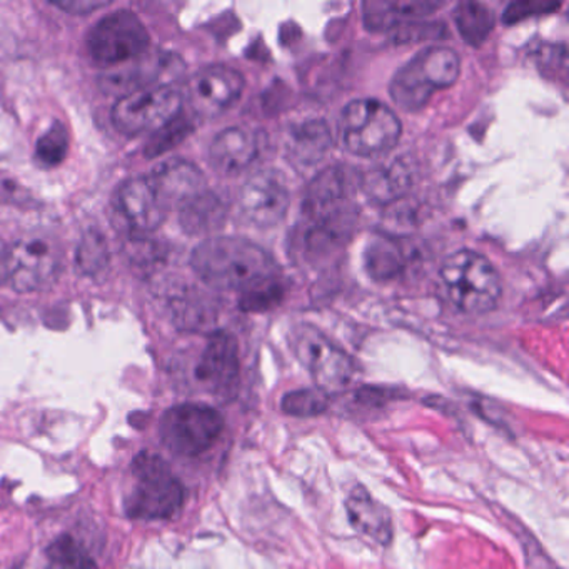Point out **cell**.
<instances>
[{
	"instance_id": "6da1fadb",
	"label": "cell",
	"mask_w": 569,
	"mask_h": 569,
	"mask_svg": "<svg viewBox=\"0 0 569 569\" xmlns=\"http://www.w3.org/2000/svg\"><path fill=\"white\" fill-rule=\"evenodd\" d=\"M301 246L311 261H328L338 254L358 221V208L348 198V182L341 168L326 169L306 189L302 199Z\"/></svg>"
},
{
	"instance_id": "7a4b0ae2",
	"label": "cell",
	"mask_w": 569,
	"mask_h": 569,
	"mask_svg": "<svg viewBox=\"0 0 569 569\" xmlns=\"http://www.w3.org/2000/svg\"><path fill=\"white\" fill-rule=\"evenodd\" d=\"M196 274L216 291L246 292L278 276L271 256L254 242L241 238H212L192 252Z\"/></svg>"
},
{
	"instance_id": "3957f363",
	"label": "cell",
	"mask_w": 569,
	"mask_h": 569,
	"mask_svg": "<svg viewBox=\"0 0 569 569\" xmlns=\"http://www.w3.org/2000/svg\"><path fill=\"white\" fill-rule=\"evenodd\" d=\"M132 488L126 498L129 518L142 521L171 519L184 505V488L161 456L141 452L131 468Z\"/></svg>"
},
{
	"instance_id": "277c9868",
	"label": "cell",
	"mask_w": 569,
	"mask_h": 569,
	"mask_svg": "<svg viewBox=\"0 0 569 569\" xmlns=\"http://www.w3.org/2000/svg\"><path fill=\"white\" fill-rule=\"evenodd\" d=\"M459 72L461 61L452 49H422L396 72L389 86L391 99L402 111H419L432 94L455 84Z\"/></svg>"
},
{
	"instance_id": "5b68a950",
	"label": "cell",
	"mask_w": 569,
	"mask_h": 569,
	"mask_svg": "<svg viewBox=\"0 0 569 569\" xmlns=\"http://www.w3.org/2000/svg\"><path fill=\"white\" fill-rule=\"evenodd\" d=\"M441 281L452 305L468 315H485L501 298V278L491 262L479 252L461 249L446 258Z\"/></svg>"
},
{
	"instance_id": "8992f818",
	"label": "cell",
	"mask_w": 569,
	"mask_h": 569,
	"mask_svg": "<svg viewBox=\"0 0 569 569\" xmlns=\"http://www.w3.org/2000/svg\"><path fill=\"white\" fill-rule=\"evenodd\" d=\"M401 131L398 116L376 99H358L342 111V141L359 158L385 156L398 144Z\"/></svg>"
},
{
	"instance_id": "52a82bcc",
	"label": "cell",
	"mask_w": 569,
	"mask_h": 569,
	"mask_svg": "<svg viewBox=\"0 0 569 569\" xmlns=\"http://www.w3.org/2000/svg\"><path fill=\"white\" fill-rule=\"evenodd\" d=\"M224 429V419L211 406L186 402L168 409L159 422L166 449L182 458H196L212 448Z\"/></svg>"
},
{
	"instance_id": "ba28073f",
	"label": "cell",
	"mask_w": 569,
	"mask_h": 569,
	"mask_svg": "<svg viewBox=\"0 0 569 569\" xmlns=\"http://www.w3.org/2000/svg\"><path fill=\"white\" fill-rule=\"evenodd\" d=\"M182 112V94L172 86H152L121 96L112 122L122 134H154Z\"/></svg>"
},
{
	"instance_id": "9c48e42d",
	"label": "cell",
	"mask_w": 569,
	"mask_h": 569,
	"mask_svg": "<svg viewBox=\"0 0 569 569\" xmlns=\"http://www.w3.org/2000/svg\"><path fill=\"white\" fill-rule=\"evenodd\" d=\"M62 249L54 238L26 236L9 248L8 282L18 292H39L58 281Z\"/></svg>"
},
{
	"instance_id": "30bf717a",
	"label": "cell",
	"mask_w": 569,
	"mask_h": 569,
	"mask_svg": "<svg viewBox=\"0 0 569 569\" xmlns=\"http://www.w3.org/2000/svg\"><path fill=\"white\" fill-rule=\"evenodd\" d=\"M291 342L299 361L311 372L316 388L328 396L348 388L356 372L348 352L332 345L322 332L309 325L299 326L292 332Z\"/></svg>"
},
{
	"instance_id": "8fae6325",
	"label": "cell",
	"mask_w": 569,
	"mask_h": 569,
	"mask_svg": "<svg viewBox=\"0 0 569 569\" xmlns=\"http://www.w3.org/2000/svg\"><path fill=\"white\" fill-rule=\"evenodd\" d=\"M92 61L102 68H118L139 61L149 48V34L141 19L131 11H118L92 29L88 41Z\"/></svg>"
},
{
	"instance_id": "7c38bea8",
	"label": "cell",
	"mask_w": 569,
	"mask_h": 569,
	"mask_svg": "<svg viewBox=\"0 0 569 569\" xmlns=\"http://www.w3.org/2000/svg\"><path fill=\"white\" fill-rule=\"evenodd\" d=\"M244 91L241 72L228 66H209L192 76L188 84V101L201 119H214L236 104Z\"/></svg>"
},
{
	"instance_id": "4fadbf2b",
	"label": "cell",
	"mask_w": 569,
	"mask_h": 569,
	"mask_svg": "<svg viewBox=\"0 0 569 569\" xmlns=\"http://www.w3.org/2000/svg\"><path fill=\"white\" fill-rule=\"evenodd\" d=\"M239 206L256 228L268 229L279 224L289 209V191L284 179L272 169L256 172L242 188Z\"/></svg>"
},
{
	"instance_id": "5bb4252c",
	"label": "cell",
	"mask_w": 569,
	"mask_h": 569,
	"mask_svg": "<svg viewBox=\"0 0 569 569\" xmlns=\"http://www.w3.org/2000/svg\"><path fill=\"white\" fill-rule=\"evenodd\" d=\"M114 211L126 228L136 234L156 231L169 212L149 176L132 178L119 186L114 196Z\"/></svg>"
},
{
	"instance_id": "9a60e30c",
	"label": "cell",
	"mask_w": 569,
	"mask_h": 569,
	"mask_svg": "<svg viewBox=\"0 0 569 569\" xmlns=\"http://www.w3.org/2000/svg\"><path fill=\"white\" fill-rule=\"evenodd\" d=\"M196 376L212 395L231 398L239 382L238 342L228 332H212L199 359Z\"/></svg>"
},
{
	"instance_id": "2e32d148",
	"label": "cell",
	"mask_w": 569,
	"mask_h": 569,
	"mask_svg": "<svg viewBox=\"0 0 569 569\" xmlns=\"http://www.w3.org/2000/svg\"><path fill=\"white\" fill-rule=\"evenodd\" d=\"M149 178L158 189L168 211L181 209L186 202L206 191V179L202 172L194 164L182 159L162 162L149 174Z\"/></svg>"
},
{
	"instance_id": "e0dca14e",
	"label": "cell",
	"mask_w": 569,
	"mask_h": 569,
	"mask_svg": "<svg viewBox=\"0 0 569 569\" xmlns=\"http://www.w3.org/2000/svg\"><path fill=\"white\" fill-rule=\"evenodd\" d=\"M346 511L355 531L369 542L388 546L395 536L391 512L385 505L372 498L368 489L355 486L346 499Z\"/></svg>"
},
{
	"instance_id": "ac0fdd59",
	"label": "cell",
	"mask_w": 569,
	"mask_h": 569,
	"mask_svg": "<svg viewBox=\"0 0 569 569\" xmlns=\"http://www.w3.org/2000/svg\"><path fill=\"white\" fill-rule=\"evenodd\" d=\"M258 154V134L246 128H228L212 141L209 162L219 174L236 176L246 171Z\"/></svg>"
},
{
	"instance_id": "d6986e66",
	"label": "cell",
	"mask_w": 569,
	"mask_h": 569,
	"mask_svg": "<svg viewBox=\"0 0 569 569\" xmlns=\"http://www.w3.org/2000/svg\"><path fill=\"white\" fill-rule=\"evenodd\" d=\"M441 2L435 0H368L362 4L365 24L369 31H392L402 24L419 22L435 14Z\"/></svg>"
},
{
	"instance_id": "ffe728a7",
	"label": "cell",
	"mask_w": 569,
	"mask_h": 569,
	"mask_svg": "<svg viewBox=\"0 0 569 569\" xmlns=\"http://www.w3.org/2000/svg\"><path fill=\"white\" fill-rule=\"evenodd\" d=\"M415 176L412 162L408 158H398L369 171L362 181V188L372 201L388 204L398 201L409 191Z\"/></svg>"
},
{
	"instance_id": "44dd1931",
	"label": "cell",
	"mask_w": 569,
	"mask_h": 569,
	"mask_svg": "<svg viewBox=\"0 0 569 569\" xmlns=\"http://www.w3.org/2000/svg\"><path fill=\"white\" fill-rule=\"evenodd\" d=\"M332 136L322 119H309L296 126L289 141V156L292 162L302 168L319 164L331 151Z\"/></svg>"
},
{
	"instance_id": "7402d4cb",
	"label": "cell",
	"mask_w": 569,
	"mask_h": 569,
	"mask_svg": "<svg viewBox=\"0 0 569 569\" xmlns=\"http://www.w3.org/2000/svg\"><path fill=\"white\" fill-rule=\"evenodd\" d=\"M366 271L375 281H392L409 264L405 242L389 236L371 239L365 252Z\"/></svg>"
},
{
	"instance_id": "603a6c76",
	"label": "cell",
	"mask_w": 569,
	"mask_h": 569,
	"mask_svg": "<svg viewBox=\"0 0 569 569\" xmlns=\"http://www.w3.org/2000/svg\"><path fill=\"white\" fill-rule=\"evenodd\" d=\"M181 224L189 234H206L224 224L226 208L218 196L206 189L186 202L181 209Z\"/></svg>"
},
{
	"instance_id": "cb8c5ba5",
	"label": "cell",
	"mask_w": 569,
	"mask_h": 569,
	"mask_svg": "<svg viewBox=\"0 0 569 569\" xmlns=\"http://www.w3.org/2000/svg\"><path fill=\"white\" fill-rule=\"evenodd\" d=\"M455 22L461 38L472 48H478L495 28V14L479 2H461L455 9Z\"/></svg>"
},
{
	"instance_id": "d4e9b609",
	"label": "cell",
	"mask_w": 569,
	"mask_h": 569,
	"mask_svg": "<svg viewBox=\"0 0 569 569\" xmlns=\"http://www.w3.org/2000/svg\"><path fill=\"white\" fill-rule=\"evenodd\" d=\"M48 569H98V565L72 536L64 535L48 548Z\"/></svg>"
},
{
	"instance_id": "484cf974",
	"label": "cell",
	"mask_w": 569,
	"mask_h": 569,
	"mask_svg": "<svg viewBox=\"0 0 569 569\" xmlns=\"http://www.w3.org/2000/svg\"><path fill=\"white\" fill-rule=\"evenodd\" d=\"M328 406L329 396L318 388L288 392L281 401L282 411L295 418H315L326 412Z\"/></svg>"
},
{
	"instance_id": "4316f807",
	"label": "cell",
	"mask_w": 569,
	"mask_h": 569,
	"mask_svg": "<svg viewBox=\"0 0 569 569\" xmlns=\"http://www.w3.org/2000/svg\"><path fill=\"white\" fill-rule=\"evenodd\" d=\"M174 311L176 321L189 331H209L218 318L214 308L201 298L182 299L176 305Z\"/></svg>"
},
{
	"instance_id": "83f0119b",
	"label": "cell",
	"mask_w": 569,
	"mask_h": 569,
	"mask_svg": "<svg viewBox=\"0 0 569 569\" xmlns=\"http://www.w3.org/2000/svg\"><path fill=\"white\" fill-rule=\"evenodd\" d=\"M78 268L86 276L98 278L101 272L108 269L109 251L106 239L98 231H89L82 238L81 246L78 249Z\"/></svg>"
},
{
	"instance_id": "f1b7e54d",
	"label": "cell",
	"mask_w": 569,
	"mask_h": 569,
	"mask_svg": "<svg viewBox=\"0 0 569 569\" xmlns=\"http://www.w3.org/2000/svg\"><path fill=\"white\" fill-rule=\"evenodd\" d=\"M284 298V286H282L279 276L268 279V281L259 282L254 288L242 292L239 298V306L242 311L261 312L274 308Z\"/></svg>"
},
{
	"instance_id": "f546056e",
	"label": "cell",
	"mask_w": 569,
	"mask_h": 569,
	"mask_svg": "<svg viewBox=\"0 0 569 569\" xmlns=\"http://www.w3.org/2000/svg\"><path fill=\"white\" fill-rule=\"evenodd\" d=\"M191 131V122H189V119L181 112L174 121L169 122L168 126L154 132L151 142H149L148 148H146V156H148V158H158V156L164 154L166 151L176 148L179 142L184 141Z\"/></svg>"
},
{
	"instance_id": "4dcf8cb0",
	"label": "cell",
	"mask_w": 569,
	"mask_h": 569,
	"mask_svg": "<svg viewBox=\"0 0 569 569\" xmlns=\"http://www.w3.org/2000/svg\"><path fill=\"white\" fill-rule=\"evenodd\" d=\"M68 131L61 124L52 126L44 136H41V139L38 141V148H36L39 161L48 166V168L61 164L68 158Z\"/></svg>"
},
{
	"instance_id": "1f68e13d",
	"label": "cell",
	"mask_w": 569,
	"mask_h": 569,
	"mask_svg": "<svg viewBox=\"0 0 569 569\" xmlns=\"http://www.w3.org/2000/svg\"><path fill=\"white\" fill-rule=\"evenodd\" d=\"M559 9L558 2L551 0H525V2H512L505 11L506 24H516L535 16H545Z\"/></svg>"
},
{
	"instance_id": "d6a6232c",
	"label": "cell",
	"mask_w": 569,
	"mask_h": 569,
	"mask_svg": "<svg viewBox=\"0 0 569 569\" xmlns=\"http://www.w3.org/2000/svg\"><path fill=\"white\" fill-rule=\"evenodd\" d=\"M0 202L18 206V208H31L34 204V198L14 178L0 172Z\"/></svg>"
},
{
	"instance_id": "836d02e7",
	"label": "cell",
	"mask_w": 569,
	"mask_h": 569,
	"mask_svg": "<svg viewBox=\"0 0 569 569\" xmlns=\"http://www.w3.org/2000/svg\"><path fill=\"white\" fill-rule=\"evenodd\" d=\"M62 11L71 12V14H91L92 11L106 8L108 2H98V0H66V2H54Z\"/></svg>"
},
{
	"instance_id": "e575fe53",
	"label": "cell",
	"mask_w": 569,
	"mask_h": 569,
	"mask_svg": "<svg viewBox=\"0 0 569 569\" xmlns=\"http://www.w3.org/2000/svg\"><path fill=\"white\" fill-rule=\"evenodd\" d=\"M8 258H9V246L0 241V286L8 282Z\"/></svg>"
}]
</instances>
